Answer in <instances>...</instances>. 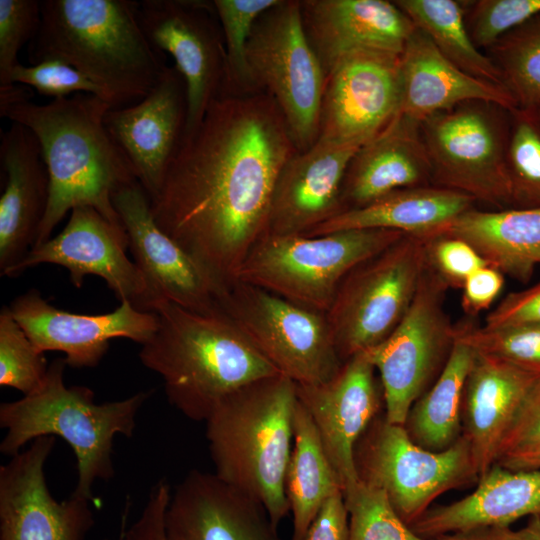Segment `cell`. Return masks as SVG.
Wrapping results in <instances>:
<instances>
[{
  "instance_id": "ee69618b",
  "label": "cell",
  "mask_w": 540,
  "mask_h": 540,
  "mask_svg": "<svg viewBox=\"0 0 540 540\" xmlns=\"http://www.w3.org/2000/svg\"><path fill=\"white\" fill-rule=\"evenodd\" d=\"M420 238L424 241L427 266L448 288H462L473 272L487 264L476 249L461 238L447 234Z\"/></svg>"
},
{
  "instance_id": "681fc988",
  "label": "cell",
  "mask_w": 540,
  "mask_h": 540,
  "mask_svg": "<svg viewBox=\"0 0 540 540\" xmlns=\"http://www.w3.org/2000/svg\"><path fill=\"white\" fill-rule=\"evenodd\" d=\"M302 540H349V514L342 491L323 503Z\"/></svg>"
},
{
  "instance_id": "7c38bea8",
  "label": "cell",
  "mask_w": 540,
  "mask_h": 540,
  "mask_svg": "<svg viewBox=\"0 0 540 540\" xmlns=\"http://www.w3.org/2000/svg\"><path fill=\"white\" fill-rule=\"evenodd\" d=\"M218 305L256 350L296 384H321L339 372L343 362L325 314L239 280L224 288Z\"/></svg>"
},
{
  "instance_id": "cb8c5ba5",
  "label": "cell",
  "mask_w": 540,
  "mask_h": 540,
  "mask_svg": "<svg viewBox=\"0 0 540 540\" xmlns=\"http://www.w3.org/2000/svg\"><path fill=\"white\" fill-rule=\"evenodd\" d=\"M306 36L325 74L343 57L359 51L400 55L416 27L386 0H303Z\"/></svg>"
},
{
  "instance_id": "4fadbf2b",
  "label": "cell",
  "mask_w": 540,
  "mask_h": 540,
  "mask_svg": "<svg viewBox=\"0 0 540 540\" xmlns=\"http://www.w3.org/2000/svg\"><path fill=\"white\" fill-rule=\"evenodd\" d=\"M448 287L427 266L414 299L398 326L365 351L379 374L384 415L403 425L411 406L435 383L456 341V325L446 310Z\"/></svg>"
},
{
  "instance_id": "5b68a950",
  "label": "cell",
  "mask_w": 540,
  "mask_h": 540,
  "mask_svg": "<svg viewBox=\"0 0 540 540\" xmlns=\"http://www.w3.org/2000/svg\"><path fill=\"white\" fill-rule=\"evenodd\" d=\"M297 401V384L280 374L230 394L205 421L214 474L262 505L276 526L290 512L285 478Z\"/></svg>"
},
{
  "instance_id": "d590c367",
  "label": "cell",
  "mask_w": 540,
  "mask_h": 540,
  "mask_svg": "<svg viewBox=\"0 0 540 540\" xmlns=\"http://www.w3.org/2000/svg\"><path fill=\"white\" fill-rule=\"evenodd\" d=\"M510 208L540 207V108L510 110L506 154Z\"/></svg>"
},
{
  "instance_id": "e575fe53",
  "label": "cell",
  "mask_w": 540,
  "mask_h": 540,
  "mask_svg": "<svg viewBox=\"0 0 540 540\" xmlns=\"http://www.w3.org/2000/svg\"><path fill=\"white\" fill-rule=\"evenodd\" d=\"M485 53L519 108L540 106V13L505 34Z\"/></svg>"
},
{
  "instance_id": "30bf717a",
  "label": "cell",
  "mask_w": 540,
  "mask_h": 540,
  "mask_svg": "<svg viewBox=\"0 0 540 540\" xmlns=\"http://www.w3.org/2000/svg\"><path fill=\"white\" fill-rule=\"evenodd\" d=\"M425 266L423 239L405 234L346 275L325 314L343 363L394 331L414 299Z\"/></svg>"
},
{
  "instance_id": "f907efd6",
  "label": "cell",
  "mask_w": 540,
  "mask_h": 540,
  "mask_svg": "<svg viewBox=\"0 0 540 540\" xmlns=\"http://www.w3.org/2000/svg\"><path fill=\"white\" fill-rule=\"evenodd\" d=\"M488 529L491 540H540V515L529 517L526 525L518 530L510 526Z\"/></svg>"
},
{
  "instance_id": "8fae6325",
  "label": "cell",
  "mask_w": 540,
  "mask_h": 540,
  "mask_svg": "<svg viewBox=\"0 0 540 540\" xmlns=\"http://www.w3.org/2000/svg\"><path fill=\"white\" fill-rule=\"evenodd\" d=\"M247 60L258 92L269 94L298 152L319 136L326 74L306 36L300 1L279 0L256 21Z\"/></svg>"
},
{
  "instance_id": "f546056e",
  "label": "cell",
  "mask_w": 540,
  "mask_h": 540,
  "mask_svg": "<svg viewBox=\"0 0 540 540\" xmlns=\"http://www.w3.org/2000/svg\"><path fill=\"white\" fill-rule=\"evenodd\" d=\"M468 195L433 185L395 190L361 208L345 211L305 236L354 229H387L426 236L475 207Z\"/></svg>"
},
{
  "instance_id": "6da1fadb",
  "label": "cell",
  "mask_w": 540,
  "mask_h": 540,
  "mask_svg": "<svg viewBox=\"0 0 540 540\" xmlns=\"http://www.w3.org/2000/svg\"><path fill=\"white\" fill-rule=\"evenodd\" d=\"M296 152L265 92H219L197 129L181 138L151 211L219 296L266 234L275 184Z\"/></svg>"
},
{
  "instance_id": "f1b7e54d",
  "label": "cell",
  "mask_w": 540,
  "mask_h": 540,
  "mask_svg": "<svg viewBox=\"0 0 540 540\" xmlns=\"http://www.w3.org/2000/svg\"><path fill=\"white\" fill-rule=\"evenodd\" d=\"M399 113L418 121L467 101L497 103L517 108L502 86L477 79L445 58L431 39L416 28L399 59Z\"/></svg>"
},
{
  "instance_id": "4316f807",
  "label": "cell",
  "mask_w": 540,
  "mask_h": 540,
  "mask_svg": "<svg viewBox=\"0 0 540 540\" xmlns=\"http://www.w3.org/2000/svg\"><path fill=\"white\" fill-rule=\"evenodd\" d=\"M428 185H432L431 166L421 122L398 113L350 161L342 185V213L398 189Z\"/></svg>"
},
{
  "instance_id": "277c9868",
  "label": "cell",
  "mask_w": 540,
  "mask_h": 540,
  "mask_svg": "<svg viewBox=\"0 0 540 540\" xmlns=\"http://www.w3.org/2000/svg\"><path fill=\"white\" fill-rule=\"evenodd\" d=\"M152 312L158 327L139 359L162 378L171 405L193 421H206L235 391L281 374L220 308L199 313L161 301Z\"/></svg>"
},
{
  "instance_id": "7bdbcfd3",
  "label": "cell",
  "mask_w": 540,
  "mask_h": 540,
  "mask_svg": "<svg viewBox=\"0 0 540 540\" xmlns=\"http://www.w3.org/2000/svg\"><path fill=\"white\" fill-rule=\"evenodd\" d=\"M9 83L26 85L53 99L89 93L104 100L102 90L94 82L73 66L58 59H48L30 66L19 63L12 70Z\"/></svg>"
},
{
  "instance_id": "e0dca14e",
  "label": "cell",
  "mask_w": 540,
  "mask_h": 540,
  "mask_svg": "<svg viewBox=\"0 0 540 540\" xmlns=\"http://www.w3.org/2000/svg\"><path fill=\"white\" fill-rule=\"evenodd\" d=\"M54 436L36 438L0 466V540H84L94 526L91 502L70 495L57 501L45 465Z\"/></svg>"
},
{
  "instance_id": "5bb4252c",
  "label": "cell",
  "mask_w": 540,
  "mask_h": 540,
  "mask_svg": "<svg viewBox=\"0 0 540 540\" xmlns=\"http://www.w3.org/2000/svg\"><path fill=\"white\" fill-rule=\"evenodd\" d=\"M137 14L148 41L173 57L185 81L182 137L187 136L202 122L224 76V41L213 1L142 0Z\"/></svg>"
},
{
  "instance_id": "74e56055",
  "label": "cell",
  "mask_w": 540,
  "mask_h": 540,
  "mask_svg": "<svg viewBox=\"0 0 540 540\" xmlns=\"http://www.w3.org/2000/svg\"><path fill=\"white\" fill-rule=\"evenodd\" d=\"M456 340L475 352L540 375V324L488 328L467 322L456 325Z\"/></svg>"
},
{
  "instance_id": "52a82bcc",
  "label": "cell",
  "mask_w": 540,
  "mask_h": 540,
  "mask_svg": "<svg viewBox=\"0 0 540 540\" xmlns=\"http://www.w3.org/2000/svg\"><path fill=\"white\" fill-rule=\"evenodd\" d=\"M404 235L387 229L319 236L265 234L247 254L235 280L326 314L346 275Z\"/></svg>"
},
{
  "instance_id": "ac0fdd59",
  "label": "cell",
  "mask_w": 540,
  "mask_h": 540,
  "mask_svg": "<svg viewBox=\"0 0 540 540\" xmlns=\"http://www.w3.org/2000/svg\"><path fill=\"white\" fill-rule=\"evenodd\" d=\"M126 231L134 263L149 293L150 308L169 301L185 309L209 313L219 309V292L201 266L156 224L149 196L135 181L112 197Z\"/></svg>"
},
{
  "instance_id": "f5cc1de1",
  "label": "cell",
  "mask_w": 540,
  "mask_h": 540,
  "mask_svg": "<svg viewBox=\"0 0 540 540\" xmlns=\"http://www.w3.org/2000/svg\"><path fill=\"white\" fill-rule=\"evenodd\" d=\"M432 540H491L489 529L456 531L438 536Z\"/></svg>"
},
{
  "instance_id": "816d5d0a",
  "label": "cell",
  "mask_w": 540,
  "mask_h": 540,
  "mask_svg": "<svg viewBox=\"0 0 540 540\" xmlns=\"http://www.w3.org/2000/svg\"><path fill=\"white\" fill-rule=\"evenodd\" d=\"M497 464L511 470H527L540 468V448L504 457Z\"/></svg>"
},
{
  "instance_id": "7402d4cb",
  "label": "cell",
  "mask_w": 540,
  "mask_h": 540,
  "mask_svg": "<svg viewBox=\"0 0 540 540\" xmlns=\"http://www.w3.org/2000/svg\"><path fill=\"white\" fill-rule=\"evenodd\" d=\"M164 524L167 540H281L262 505L197 469L171 492Z\"/></svg>"
},
{
  "instance_id": "db71d44e",
  "label": "cell",
  "mask_w": 540,
  "mask_h": 540,
  "mask_svg": "<svg viewBox=\"0 0 540 540\" xmlns=\"http://www.w3.org/2000/svg\"><path fill=\"white\" fill-rule=\"evenodd\" d=\"M102 540H107V539H102ZM119 540H123V536H122L121 533H120V538H119Z\"/></svg>"
},
{
  "instance_id": "d6a6232c",
  "label": "cell",
  "mask_w": 540,
  "mask_h": 540,
  "mask_svg": "<svg viewBox=\"0 0 540 540\" xmlns=\"http://www.w3.org/2000/svg\"><path fill=\"white\" fill-rule=\"evenodd\" d=\"M474 356L471 347L456 340L438 379L411 406L403 427L416 445L441 452L461 438L464 386Z\"/></svg>"
},
{
  "instance_id": "2e32d148",
  "label": "cell",
  "mask_w": 540,
  "mask_h": 540,
  "mask_svg": "<svg viewBox=\"0 0 540 540\" xmlns=\"http://www.w3.org/2000/svg\"><path fill=\"white\" fill-rule=\"evenodd\" d=\"M400 55L359 51L326 75L318 140L363 145L399 113Z\"/></svg>"
},
{
  "instance_id": "d4e9b609",
  "label": "cell",
  "mask_w": 540,
  "mask_h": 540,
  "mask_svg": "<svg viewBox=\"0 0 540 540\" xmlns=\"http://www.w3.org/2000/svg\"><path fill=\"white\" fill-rule=\"evenodd\" d=\"M1 167L6 175L0 197V274L33 248L49 200V175L41 146L27 127L12 122L1 131Z\"/></svg>"
},
{
  "instance_id": "9a60e30c",
  "label": "cell",
  "mask_w": 540,
  "mask_h": 540,
  "mask_svg": "<svg viewBox=\"0 0 540 540\" xmlns=\"http://www.w3.org/2000/svg\"><path fill=\"white\" fill-rule=\"evenodd\" d=\"M126 231L104 218L96 209H72L63 230L40 245L3 276L21 275L39 264L60 265L69 271L73 285L80 288L87 275L101 277L121 301H129L141 311H149L150 298L145 279L126 254Z\"/></svg>"
},
{
  "instance_id": "7dc6e473",
  "label": "cell",
  "mask_w": 540,
  "mask_h": 540,
  "mask_svg": "<svg viewBox=\"0 0 540 540\" xmlns=\"http://www.w3.org/2000/svg\"><path fill=\"white\" fill-rule=\"evenodd\" d=\"M518 324H540V282L505 296L486 316L484 326L494 328Z\"/></svg>"
},
{
  "instance_id": "1f68e13d",
  "label": "cell",
  "mask_w": 540,
  "mask_h": 540,
  "mask_svg": "<svg viewBox=\"0 0 540 540\" xmlns=\"http://www.w3.org/2000/svg\"><path fill=\"white\" fill-rule=\"evenodd\" d=\"M285 490L293 517L291 540H302L323 503L335 493L343 492L317 428L299 400L294 414Z\"/></svg>"
},
{
  "instance_id": "ab89813d",
  "label": "cell",
  "mask_w": 540,
  "mask_h": 540,
  "mask_svg": "<svg viewBox=\"0 0 540 540\" xmlns=\"http://www.w3.org/2000/svg\"><path fill=\"white\" fill-rule=\"evenodd\" d=\"M344 498L349 540H425L400 518L382 490L358 481Z\"/></svg>"
},
{
  "instance_id": "7a4b0ae2",
  "label": "cell",
  "mask_w": 540,
  "mask_h": 540,
  "mask_svg": "<svg viewBox=\"0 0 540 540\" xmlns=\"http://www.w3.org/2000/svg\"><path fill=\"white\" fill-rule=\"evenodd\" d=\"M31 98L32 90L26 85L0 88V116L33 132L48 170L49 200L34 246L51 238L67 212L79 206L92 207L123 227L112 197L138 180L106 129L110 104L89 93L43 105Z\"/></svg>"
},
{
  "instance_id": "bcb514c9",
  "label": "cell",
  "mask_w": 540,
  "mask_h": 540,
  "mask_svg": "<svg viewBox=\"0 0 540 540\" xmlns=\"http://www.w3.org/2000/svg\"><path fill=\"white\" fill-rule=\"evenodd\" d=\"M538 448H540V377L506 435L497 461Z\"/></svg>"
},
{
  "instance_id": "d6986e66",
  "label": "cell",
  "mask_w": 540,
  "mask_h": 540,
  "mask_svg": "<svg viewBox=\"0 0 540 540\" xmlns=\"http://www.w3.org/2000/svg\"><path fill=\"white\" fill-rule=\"evenodd\" d=\"M10 310L35 347L65 354L67 366H97L113 338H127L141 345L158 327L154 312L141 311L124 300L112 312L86 315L64 311L49 304L36 289L16 297Z\"/></svg>"
},
{
  "instance_id": "8d00e7d4",
  "label": "cell",
  "mask_w": 540,
  "mask_h": 540,
  "mask_svg": "<svg viewBox=\"0 0 540 540\" xmlns=\"http://www.w3.org/2000/svg\"><path fill=\"white\" fill-rule=\"evenodd\" d=\"M279 0H214L224 41V76L219 92L258 93L247 60L248 41L257 19Z\"/></svg>"
},
{
  "instance_id": "ba28073f",
  "label": "cell",
  "mask_w": 540,
  "mask_h": 540,
  "mask_svg": "<svg viewBox=\"0 0 540 540\" xmlns=\"http://www.w3.org/2000/svg\"><path fill=\"white\" fill-rule=\"evenodd\" d=\"M510 110L473 100L421 121L431 184L470 196L493 210L510 208L506 154Z\"/></svg>"
},
{
  "instance_id": "83f0119b",
  "label": "cell",
  "mask_w": 540,
  "mask_h": 540,
  "mask_svg": "<svg viewBox=\"0 0 540 540\" xmlns=\"http://www.w3.org/2000/svg\"><path fill=\"white\" fill-rule=\"evenodd\" d=\"M540 515V468L511 470L493 464L468 496L430 507L410 527L425 540L456 531L510 526Z\"/></svg>"
},
{
  "instance_id": "f35d334b",
  "label": "cell",
  "mask_w": 540,
  "mask_h": 540,
  "mask_svg": "<svg viewBox=\"0 0 540 540\" xmlns=\"http://www.w3.org/2000/svg\"><path fill=\"white\" fill-rule=\"evenodd\" d=\"M49 365L12 315L10 307L0 311V385L14 388L23 396L44 383Z\"/></svg>"
},
{
  "instance_id": "11a10c76",
  "label": "cell",
  "mask_w": 540,
  "mask_h": 540,
  "mask_svg": "<svg viewBox=\"0 0 540 540\" xmlns=\"http://www.w3.org/2000/svg\"><path fill=\"white\" fill-rule=\"evenodd\" d=\"M539 108H540V106H539Z\"/></svg>"
},
{
  "instance_id": "4dcf8cb0",
  "label": "cell",
  "mask_w": 540,
  "mask_h": 540,
  "mask_svg": "<svg viewBox=\"0 0 540 540\" xmlns=\"http://www.w3.org/2000/svg\"><path fill=\"white\" fill-rule=\"evenodd\" d=\"M432 234L465 240L487 264L521 282H527L540 265V207L485 211L474 207Z\"/></svg>"
},
{
  "instance_id": "f6af8a7d",
  "label": "cell",
  "mask_w": 540,
  "mask_h": 540,
  "mask_svg": "<svg viewBox=\"0 0 540 540\" xmlns=\"http://www.w3.org/2000/svg\"><path fill=\"white\" fill-rule=\"evenodd\" d=\"M171 492L166 478L158 480L151 487L141 514L129 527L126 526L129 510L124 509L121 527L123 540H167L164 518Z\"/></svg>"
},
{
  "instance_id": "ffe728a7",
  "label": "cell",
  "mask_w": 540,
  "mask_h": 540,
  "mask_svg": "<svg viewBox=\"0 0 540 540\" xmlns=\"http://www.w3.org/2000/svg\"><path fill=\"white\" fill-rule=\"evenodd\" d=\"M365 352L345 361L329 381L297 384V397L317 428L326 455L343 488L358 483L355 446L371 422L384 412L380 378Z\"/></svg>"
},
{
  "instance_id": "60d3db41",
  "label": "cell",
  "mask_w": 540,
  "mask_h": 540,
  "mask_svg": "<svg viewBox=\"0 0 540 540\" xmlns=\"http://www.w3.org/2000/svg\"><path fill=\"white\" fill-rule=\"evenodd\" d=\"M464 7L470 37L486 52L505 34L540 13V0L464 1Z\"/></svg>"
},
{
  "instance_id": "44dd1931",
  "label": "cell",
  "mask_w": 540,
  "mask_h": 540,
  "mask_svg": "<svg viewBox=\"0 0 540 540\" xmlns=\"http://www.w3.org/2000/svg\"><path fill=\"white\" fill-rule=\"evenodd\" d=\"M185 81L175 66H166L141 101L111 108L105 126L133 168L150 201L163 184L186 122Z\"/></svg>"
},
{
  "instance_id": "b9f144b4",
  "label": "cell",
  "mask_w": 540,
  "mask_h": 540,
  "mask_svg": "<svg viewBox=\"0 0 540 540\" xmlns=\"http://www.w3.org/2000/svg\"><path fill=\"white\" fill-rule=\"evenodd\" d=\"M40 22L41 1L0 0V88L10 85V74L20 63L17 55L34 38Z\"/></svg>"
},
{
  "instance_id": "3957f363",
  "label": "cell",
  "mask_w": 540,
  "mask_h": 540,
  "mask_svg": "<svg viewBox=\"0 0 540 540\" xmlns=\"http://www.w3.org/2000/svg\"><path fill=\"white\" fill-rule=\"evenodd\" d=\"M138 1L42 0L41 22L29 42L32 65L58 59L103 92L112 108L141 101L165 69V57L145 36Z\"/></svg>"
},
{
  "instance_id": "836d02e7",
  "label": "cell",
  "mask_w": 540,
  "mask_h": 540,
  "mask_svg": "<svg viewBox=\"0 0 540 540\" xmlns=\"http://www.w3.org/2000/svg\"><path fill=\"white\" fill-rule=\"evenodd\" d=\"M394 3L451 63L477 79L505 87L497 66L470 37L464 1L397 0Z\"/></svg>"
},
{
  "instance_id": "603a6c76",
  "label": "cell",
  "mask_w": 540,
  "mask_h": 540,
  "mask_svg": "<svg viewBox=\"0 0 540 540\" xmlns=\"http://www.w3.org/2000/svg\"><path fill=\"white\" fill-rule=\"evenodd\" d=\"M361 146L317 140L296 152L275 184L266 234L303 235L341 214L345 174Z\"/></svg>"
},
{
  "instance_id": "484cf974",
  "label": "cell",
  "mask_w": 540,
  "mask_h": 540,
  "mask_svg": "<svg viewBox=\"0 0 540 540\" xmlns=\"http://www.w3.org/2000/svg\"><path fill=\"white\" fill-rule=\"evenodd\" d=\"M539 377L475 352L464 386L462 435L470 444L479 477L497 462L502 443Z\"/></svg>"
},
{
  "instance_id": "8992f818",
  "label": "cell",
  "mask_w": 540,
  "mask_h": 540,
  "mask_svg": "<svg viewBox=\"0 0 540 540\" xmlns=\"http://www.w3.org/2000/svg\"><path fill=\"white\" fill-rule=\"evenodd\" d=\"M66 366L64 358L55 359L37 391L0 405V426L6 429L0 451L13 457L36 438H62L76 458L77 482L71 495L98 506L100 500L93 493L96 481H109L115 475L114 437L133 436L137 415L153 391L98 404L90 388L65 385Z\"/></svg>"
},
{
  "instance_id": "9c48e42d",
  "label": "cell",
  "mask_w": 540,
  "mask_h": 540,
  "mask_svg": "<svg viewBox=\"0 0 540 540\" xmlns=\"http://www.w3.org/2000/svg\"><path fill=\"white\" fill-rule=\"evenodd\" d=\"M354 464L359 482L382 490L400 518L411 526L443 493L478 482L468 440L432 452L416 445L403 425L377 416L358 440Z\"/></svg>"
},
{
  "instance_id": "c3c4849f",
  "label": "cell",
  "mask_w": 540,
  "mask_h": 540,
  "mask_svg": "<svg viewBox=\"0 0 540 540\" xmlns=\"http://www.w3.org/2000/svg\"><path fill=\"white\" fill-rule=\"evenodd\" d=\"M504 274L486 264L473 272L462 286L461 306L466 315L475 317L488 310L500 294Z\"/></svg>"
}]
</instances>
